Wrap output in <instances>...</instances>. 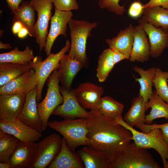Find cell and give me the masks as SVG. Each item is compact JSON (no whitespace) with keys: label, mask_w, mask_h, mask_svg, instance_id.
<instances>
[{"label":"cell","mask_w":168,"mask_h":168,"mask_svg":"<svg viewBox=\"0 0 168 168\" xmlns=\"http://www.w3.org/2000/svg\"><path fill=\"white\" fill-rule=\"evenodd\" d=\"M89 112L91 115L86 118L88 146L104 153L112 163L131 142L132 134L114 119L96 110Z\"/></svg>","instance_id":"6da1fadb"},{"label":"cell","mask_w":168,"mask_h":168,"mask_svg":"<svg viewBox=\"0 0 168 168\" xmlns=\"http://www.w3.org/2000/svg\"><path fill=\"white\" fill-rule=\"evenodd\" d=\"M96 22L91 23L86 20H70L68 26L70 30L71 46L68 55L86 67L89 59L86 54L87 39L91 36V30L97 27Z\"/></svg>","instance_id":"7a4b0ae2"},{"label":"cell","mask_w":168,"mask_h":168,"mask_svg":"<svg viewBox=\"0 0 168 168\" xmlns=\"http://www.w3.org/2000/svg\"><path fill=\"white\" fill-rule=\"evenodd\" d=\"M48 126L61 134L67 145L73 152L81 145L88 146V132L86 118L66 119L49 121Z\"/></svg>","instance_id":"3957f363"},{"label":"cell","mask_w":168,"mask_h":168,"mask_svg":"<svg viewBox=\"0 0 168 168\" xmlns=\"http://www.w3.org/2000/svg\"><path fill=\"white\" fill-rule=\"evenodd\" d=\"M115 120L131 131L132 140L137 145L147 149L152 148L155 150L161 156L163 167L168 168V145L163 139L159 128L152 129L147 133L141 132L128 125L122 116Z\"/></svg>","instance_id":"277c9868"},{"label":"cell","mask_w":168,"mask_h":168,"mask_svg":"<svg viewBox=\"0 0 168 168\" xmlns=\"http://www.w3.org/2000/svg\"><path fill=\"white\" fill-rule=\"evenodd\" d=\"M147 149L133 142L128 144L117 159L111 163V168H161Z\"/></svg>","instance_id":"5b68a950"},{"label":"cell","mask_w":168,"mask_h":168,"mask_svg":"<svg viewBox=\"0 0 168 168\" xmlns=\"http://www.w3.org/2000/svg\"><path fill=\"white\" fill-rule=\"evenodd\" d=\"M59 82L56 69L47 79L48 88L45 97L41 102H37L39 114L42 122L43 132L46 129L50 115L56 108L63 102V97L59 90Z\"/></svg>","instance_id":"8992f818"},{"label":"cell","mask_w":168,"mask_h":168,"mask_svg":"<svg viewBox=\"0 0 168 168\" xmlns=\"http://www.w3.org/2000/svg\"><path fill=\"white\" fill-rule=\"evenodd\" d=\"M62 138L56 133L51 134L36 143L35 151L27 168H46L59 152Z\"/></svg>","instance_id":"52a82bcc"},{"label":"cell","mask_w":168,"mask_h":168,"mask_svg":"<svg viewBox=\"0 0 168 168\" xmlns=\"http://www.w3.org/2000/svg\"><path fill=\"white\" fill-rule=\"evenodd\" d=\"M37 13V19L33 32L40 51L45 46L49 23L52 17L53 3L51 0H31L30 2Z\"/></svg>","instance_id":"ba28073f"},{"label":"cell","mask_w":168,"mask_h":168,"mask_svg":"<svg viewBox=\"0 0 168 168\" xmlns=\"http://www.w3.org/2000/svg\"><path fill=\"white\" fill-rule=\"evenodd\" d=\"M71 44L68 40L65 46L56 54L50 53L44 61L40 60L33 68L37 71L38 74L36 100L38 102L42 99V91L46 80L54 70L57 69L60 60L63 56L70 50Z\"/></svg>","instance_id":"9c48e42d"},{"label":"cell","mask_w":168,"mask_h":168,"mask_svg":"<svg viewBox=\"0 0 168 168\" xmlns=\"http://www.w3.org/2000/svg\"><path fill=\"white\" fill-rule=\"evenodd\" d=\"M59 90L63 96V101L56 108L52 114L64 119L87 118L91 116L90 112L87 111L79 103L73 89L68 91L59 86Z\"/></svg>","instance_id":"30bf717a"},{"label":"cell","mask_w":168,"mask_h":168,"mask_svg":"<svg viewBox=\"0 0 168 168\" xmlns=\"http://www.w3.org/2000/svg\"><path fill=\"white\" fill-rule=\"evenodd\" d=\"M38 72L33 68L0 86V95L27 94L37 85Z\"/></svg>","instance_id":"8fae6325"},{"label":"cell","mask_w":168,"mask_h":168,"mask_svg":"<svg viewBox=\"0 0 168 168\" xmlns=\"http://www.w3.org/2000/svg\"><path fill=\"white\" fill-rule=\"evenodd\" d=\"M73 16L71 11H64L55 8L54 13L50 19V26L44 47L47 56L51 53L54 43L60 35L66 37L68 25Z\"/></svg>","instance_id":"7c38bea8"},{"label":"cell","mask_w":168,"mask_h":168,"mask_svg":"<svg viewBox=\"0 0 168 168\" xmlns=\"http://www.w3.org/2000/svg\"><path fill=\"white\" fill-rule=\"evenodd\" d=\"M0 129L11 134L20 141L35 142L42 137V133L30 127L19 119L10 121L0 119Z\"/></svg>","instance_id":"4fadbf2b"},{"label":"cell","mask_w":168,"mask_h":168,"mask_svg":"<svg viewBox=\"0 0 168 168\" xmlns=\"http://www.w3.org/2000/svg\"><path fill=\"white\" fill-rule=\"evenodd\" d=\"M36 86L26 94L23 107L17 119L36 130L42 133V122L37 107Z\"/></svg>","instance_id":"5bb4252c"},{"label":"cell","mask_w":168,"mask_h":168,"mask_svg":"<svg viewBox=\"0 0 168 168\" xmlns=\"http://www.w3.org/2000/svg\"><path fill=\"white\" fill-rule=\"evenodd\" d=\"M73 91L79 103L85 109L95 110L104 92V89L90 82L79 85Z\"/></svg>","instance_id":"9a60e30c"},{"label":"cell","mask_w":168,"mask_h":168,"mask_svg":"<svg viewBox=\"0 0 168 168\" xmlns=\"http://www.w3.org/2000/svg\"><path fill=\"white\" fill-rule=\"evenodd\" d=\"M139 22L148 36L150 45V56L156 58L160 56L168 47V31L161 27L157 28L141 19Z\"/></svg>","instance_id":"2e32d148"},{"label":"cell","mask_w":168,"mask_h":168,"mask_svg":"<svg viewBox=\"0 0 168 168\" xmlns=\"http://www.w3.org/2000/svg\"><path fill=\"white\" fill-rule=\"evenodd\" d=\"M26 96L25 94L0 95V119L10 121L16 119Z\"/></svg>","instance_id":"e0dca14e"},{"label":"cell","mask_w":168,"mask_h":168,"mask_svg":"<svg viewBox=\"0 0 168 168\" xmlns=\"http://www.w3.org/2000/svg\"><path fill=\"white\" fill-rule=\"evenodd\" d=\"M150 56V45L147 34L139 24L134 27V40L130 58V62L144 63Z\"/></svg>","instance_id":"ac0fdd59"},{"label":"cell","mask_w":168,"mask_h":168,"mask_svg":"<svg viewBox=\"0 0 168 168\" xmlns=\"http://www.w3.org/2000/svg\"><path fill=\"white\" fill-rule=\"evenodd\" d=\"M84 67L76 59L71 58L68 54H64L61 57L57 69L58 77L61 86L70 91L75 77Z\"/></svg>","instance_id":"d6986e66"},{"label":"cell","mask_w":168,"mask_h":168,"mask_svg":"<svg viewBox=\"0 0 168 168\" xmlns=\"http://www.w3.org/2000/svg\"><path fill=\"white\" fill-rule=\"evenodd\" d=\"M134 40V26L130 24L124 29L121 30L117 36L107 38L105 41L110 48L122 53L126 59L130 58Z\"/></svg>","instance_id":"ffe728a7"},{"label":"cell","mask_w":168,"mask_h":168,"mask_svg":"<svg viewBox=\"0 0 168 168\" xmlns=\"http://www.w3.org/2000/svg\"><path fill=\"white\" fill-rule=\"evenodd\" d=\"M77 153L68 148L63 138H62L61 149L48 168H82L84 166Z\"/></svg>","instance_id":"44dd1931"},{"label":"cell","mask_w":168,"mask_h":168,"mask_svg":"<svg viewBox=\"0 0 168 168\" xmlns=\"http://www.w3.org/2000/svg\"><path fill=\"white\" fill-rule=\"evenodd\" d=\"M85 168H111V162L103 152L85 146L77 153Z\"/></svg>","instance_id":"7402d4cb"},{"label":"cell","mask_w":168,"mask_h":168,"mask_svg":"<svg viewBox=\"0 0 168 168\" xmlns=\"http://www.w3.org/2000/svg\"><path fill=\"white\" fill-rule=\"evenodd\" d=\"M36 144L20 141L9 161L11 168H27L35 153Z\"/></svg>","instance_id":"603a6c76"},{"label":"cell","mask_w":168,"mask_h":168,"mask_svg":"<svg viewBox=\"0 0 168 168\" xmlns=\"http://www.w3.org/2000/svg\"><path fill=\"white\" fill-rule=\"evenodd\" d=\"M41 58L40 56H35L32 63L27 65L8 63H0V86L28 70L33 68Z\"/></svg>","instance_id":"cb8c5ba5"},{"label":"cell","mask_w":168,"mask_h":168,"mask_svg":"<svg viewBox=\"0 0 168 168\" xmlns=\"http://www.w3.org/2000/svg\"><path fill=\"white\" fill-rule=\"evenodd\" d=\"M146 104L140 96L134 97L130 109L123 118L124 122L133 128L145 124Z\"/></svg>","instance_id":"d4e9b609"},{"label":"cell","mask_w":168,"mask_h":168,"mask_svg":"<svg viewBox=\"0 0 168 168\" xmlns=\"http://www.w3.org/2000/svg\"><path fill=\"white\" fill-rule=\"evenodd\" d=\"M149 108L151 110L146 115L145 124H152L154 120L160 118L168 120V103L162 99L155 90L146 104V111Z\"/></svg>","instance_id":"484cf974"},{"label":"cell","mask_w":168,"mask_h":168,"mask_svg":"<svg viewBox=\"0 0 168 168\" xmlns=\"http://www.w3.org/2000/svg\"><path fill=\"white\" fill-rule=\"evenodd\" d=\"M132 69L141 76L139 78H136L135 80L139 83L140 86L139 96L147 104L153 93L152 87L154 86L155 67H151L144 70L142 68L135 66Z\"/></svg>","instance_id":"4316f807"},{"label":"cell","mask_w":168,"mask_h":168,"mask_svg":"<svg viewBox=\"0 0 168 168\" xmlns=\"http://www.w3.org/2000/svg\"><path fill=\"white\" fill-rule=\"evenodd\" d=\"M141 19L157 28L168 31V9L155 6L144 9Z\"/></svg>","instance_id":"83f0119b"},{"label":"cell","mask_w":168,"mask_h":168,"mask_svg":"<svg viewBox=\"0 0 168 168\" xmlns=\"http://www.w3.org/2000/svg\"><path fill=\"white\" fill-rule=\"evenodd\" d=\"M35 10L28 1H23L17 10L13 14L12 23L19 21L26 28L29 32V35L34 37L33 29L35 24Z\"/></svg>","instance_id":"f1b7e54d"},{"label":"cell","mask_w":168,"mask_h":168,"mask_svg":"<svg viewBox=\"0 0 168 168\" xmlns=\"http://www.w3.org/2000/svg\"><path fill=\"white\" fill-rule=\"evenodd\" d=\"M35 57L33 51L27 46L23 51L20 50L15 47L12 50L0 54V63H12L24 65L31 64Z\"/></svg>","instance_id":"f546056e"},{"label":"cell","mask_w":168,"mask_h":168,"mask_svg":"<svg viewBox=\"0 0 168 168\" xmlns=\"http://www.w3.org/2000/svg\"><path fill=\"white\" fill-rule=\"evenodd\" d=\"M124 105L108 96L101 97L95 110L104 115L117 120L122 116Z\"/></svg>","instance_id":"4dcf8cb0"},{"label":"cell","mask_w":168,"mask_h":168,"mask_svg":"<svg viewBox=\"0 0 168 168\" xmlns=\"http://www.w3.org/2000/svg\"><path fill=\"white\" fill-rule=\"evenodd\" d=\"M20 141L0 129V162H9Z\"/></svg>","instance_id":"1f68e13d"},{"label":"cell","mask_w":168,"mask_h":168,"mask_svg":"<svg viewBox=\"0 0 168 168\" xmlns=\"http://www.w3.org/2000/svg\"><path fill=\"white\" fill-rule=\"evenodd\" d=\"M115 64L112 49L110 48L105 49L99 57L96 69V76L99 82L106 80Z\"/></svg>","instance_id":"d6a6232c"},{"label":"cell","mask_w":168,"mask_h":168,"mask_svg":"<svg viewBox=\"0 0 168 168\" xmlns=\"http://www.w3.org/2000/svg\"><path fill=\"white\" fill-rule=\"evenodd\" d=\"M168 72L163 71L160 68L155 67L153 80L155 91L163 100L168 103Z\"/></svg>","instance_id":"836d02e7"},{"label":"cell","mask_w":168,"mask_h":168,"mask_svg":"<svg viewBox=\"0 0 168 168\" xmlns=\"http://www.w3.org/2000/svg\"><path fill=\"white\" fill-rule=\"evenodd\" d=\"M120 0H98V4L100 8L106 9L109 11L120 15L125 11L124 5L121 6L119 2Z\"/></svg>","instance_id":"e575fe53"},{"label":"cell","mask_w":168,"mask_h":168,"mask_svg":"<svg viewBox=\"0 0 168 168\" xmlns=\"http://www.w3.org/2000/svg\"><path fill=\"white\" fill-rule=\"evenodd\" d=\"M136 127L139 129L142 132L144 133H147L153 128H159L161 130L163 139L166 144L168 145V123L162 124H144L137 126Z\"/></svg>","instance_id":"d590c367"},{"label":"cell","mask_w":168,"mask_h":168,"mask_svg":"<svg viewBox=\"0 0 168 168\" xmlns=\"http://www.w3.org/2000/svg\"><path fill=\"white\" fill-rule=\"evenodd\" d=\"M55 8L64 11L78 10L79 7L76 0H51Z\"/></svg>","instance_id":"8d00e7d4"},{"label":"cell","mask_w":168,"mask_h":168,"mask_svg":"<svg viewBox=\"0 0 168 168\" xmlns=\"http://www.w3.org/2000/svg\"><path fill=\"white\" fill-rule=\"evenodd\" d=\"M143 5L139 1H135L130 5L128 11L129 16L132 18H137L143 14Z\"/></svg>","instance_id":"74e56055"},{"label":"cell","mask_w":168,"mask_h":168,"mask_svg":"<svg viewBox=\"0 0 168 168\" xmlns=\"http://www.w3.org/2000/svg\"><path fill=\"white\" fill-rule=\"evenodd\" d=\"M155 6H160L168 9V0H150L143 5V8L145 9Z\"/></svg>","instance_id":"f35d334b"},{"label":"cell","mask_w":168,"mask_h":168,"mask_svg":"<svg viewBox=\"0 0 168 168\" xmlns=\"http://www.w3.org/2000/svg\"><path fill=\"white\" fill-rule=\"evenodd\" d=\"M24 0H6L8 7L13 14L17 10L21 3Z\"/></svg>","instance_id":"ab89813d"},{"label":"cell","mask_w":168,"mask_h":168,"mask_svg":"<svg viewBox=\"0 0 168 168\" xmlns=\"http://www.w3.org/2000/svg\"><path fill=\"white\" fill-rule=\"evenodd\" d=\"M111 49L113 52L114 59L115 64L123 60L126 59L125 56L122 53L114 49Z\"/></svg>","instance_id":"60d3db41"},{"label":"cell","mask_w":168,"mask_h":168,"mask_svg":"<svg viewBox=\"0 0 168 168\" xmlns=\"http://www.w3.org/2000/svg\"><path fill=\"white\" fill-rule=\"evenodd\" d=\"M22 23L19 21H16L13 23L12 31L14 34L17 35L19 31L23 27Z\"/></svg>","instance_id":"b9f144b4"},{"label":"cell","mask_w":168,"mask_h":168,"mask_svg":"<svg viewBox=\"0 0 168 168\" xmlns=\"http://www.w3.org/2000/svg\"><path fill=\"white\" fill-rule=\"evenodd\" d=\"M28 35H29L28 30L23 26L17 34L18 37L20 39H23L26 37Z\"/></svg>","instance_id":"7bdbcfd3"},{"label":"cell","mask_w":168,"mask_h":168,"mask_svg":"<svg viewBox=\"0 0 168 168\" xmlns=\"http://www.w3.org/2000/svg\"><path fill=\"white\" fill-rule=\"evenodd\" d=\"M12 46L9 44H4L0 42V49H11Z\"/></svg>","instance_id":"ee69618b"},{"label":"cell","mask_w":168,"mask_h":168,"mask_svg":"<svg viewBox=\"0 0 168 168\" xmlns=\"http://www.w3.org/2000/svg\"><path fill=\"white\" fill-rule=\"evenodd\" d=\"M0 168H11L9 162H0Z\"/></svg>","instance_id":"f6af8a7d"}]
</instances>
